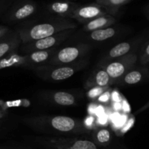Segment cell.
<instances>
[{
	"label": "cell",
	"mask_w": 149,
	"mask_h": 149,
	"mask_svg": "<svg viewBox=\"0 0 149 149\" xmlns=\"http://www.w3.org/2000/svg\"><path fill=\"white\" fill-rule=\"evenodd\" d=\"M32 130L50 136H79L90 130L80 119L63 115H39L23 119Z\"/></svg>",
	"instance_id": "obj_1"
},
{
	"label": "cell",
	"mask_w": 149,
	"mask_h": 149,
	"mask_svg": "<svg viewBox=\"0 0 149 149\" xmlns=\"http://www.w3.org/2000/svg\"><path fill=\"white\" fill-rule=\"evenodd\" d=\"M77 27V24L72 19L51 15L43 20L27 23L16 31L23 45L52 36L63 31L75 29Z\"/></svg>",
	"instance_id": "obj_2"
},
{
	"label": "cell",
	"mask_w": 149,
	"mask_h": 149,
	"mask_svg": "<svg viewBox=\"0 0 149 149\" xmlns=\"http://www.w3.org/2000/svg\"><path fill=\"white\" fill-rule=\"evenodd\" d=\"M35 141L46 149H98L90 138L79 136H39Z\"/></svg>",
	"instance_id": "obj_3"
},
{
	"label": "cell",
	"mask_w": 149,
	"mask_h": 149,
	"mask_svg": "<svg viewBox=\"0 0 149 149\" xmlns=\"http://www.w3.org/2000/svg\"><path fill=\"white\" fill-rule=\"evenodd\" d=\"M87 65L86 60L69 65H39L34 68L35 73L41 79L46 81H61L68 79L70 77L83 69Z\"/></svg>",
	"instance_id": "obj_4"
},
{
	"label": "cell",
	"mask_w": 149,
	"mask_h": 149,
	"mask_svg": "<svg viewBox=\"0 0 149 149\" xmlns=\"http://www.w3.org/2000/svg\"><path fill=\"white\" fill-rule=\"evenodd\" d=\"M91 49L88 44L80 43L72 46L57 49L47 64L49 65H69L82 60L81 58Z\"/></svg>",
	"instance_id": "obj_5"
},
{
	"label": "cell",
	"mask_w": 149,
	"mask_h": 149,
	"mask_svg": "<svg viewBox=\"0 0 149 149\" xmlns=\"http://www.w3.org/2000/svg\"><path fill=\"white\" fill-rule=\"evenodd\" d=\"M138 61V55L135 52H133L120 58L98 64L97 65L103 67L107 71L115 84L128 71L135 66Z\"/></svg>",
	"instance_id": "obj_6"
},
{
	"label": "cell",
	"mask_w": 149,
	"mask_h": 149,
	"mask_svg": "<svg viewBox=\"0 0 149 149\" xmlns=\"http://www.w3.org/2000/svg\"><path fill=\"white\" fill-rule=\"evenodd\" d=\"M74 31L75 29H68L39 40L23 44L21 47L22 52L23 55H26L36 51L47 50L52 48H56L57 46L68 39L74 33Z\"/></svg>",
	"instance_id": "obj_7"
},
{
	"label": "cell",
	"mask_w": 149,
	"mask_h": 149,
	"mask_svg": "<svg viewBox=\"0 0 149 149\" xmlns=\"http://www.w3.org/2000/svg\"><path fill=\"white\" fill-rule=\"evenodd\" d=\"M38 4L33 0H17L13 6L6 18L10 22H20L28 20L38 12Z\"/></svg>",
	"instance_id": "obj_8"
},
{
	"label": "cell",
	"mask_w": 149,
	"mask_h": 149,
	"mask_svg": "<svg viewBox=\"0 0 149 149\" xmlns=\"http://www.w3.org/2000/svg\"><path fill=\"white\" fill-rule=\"evenodd\" d=\"M106 15H111L104 7L97 3L83 4L77 7L74 12L71 19L77 20L81 24H86L96 17H100Z\"/></svg>",
	"instance_id": "obj_9"
},
{
	"label": "cell",
	"mask_w": 149,
	"mask_h": 149,
	"mask_svg": "<svg viewBox=\"0 0 149 149\" xmlns=\"http://www.w3.org/2000/svg\"><path fill=\"white\" fill-rule=\"evenodd\" d=\"M40 97L42 100L58 106L68 107L77 105L79 98L75 93L68 91H58L49 90L40 93Z\"/></svg>",
	"instance_id": "obj_10"
},
{
	"label": "cell",
	"mask_w": 149,
	"mask_h": 149,
	"mask_svg": "<svg viewBox=\"0 0 149 149\" xmlns=\"http://www.w3.org/2000/svg\"><path fill=\"white\" fill-rule=\"evenodd\" d=\"M142 41L143 39H139L138 40H132L130 42H122L117 44L106 52V55L101 58L98 64L109 62V61L125 56L131 52H135L136 48L139 46V45H141V42Z\"/></svg>",
	"instance_id": "obj_11"
},
{
	"label": "cell",
	"mask_w": 149,
	"mask_h": 149,
	"mask_svg": "<svg viewBox=\"0 0 149 149\" xmlns=\"http://www.w3.org/2000/svg\"><path fill=\"white\" fill-rule=\"evenodd\" d=\"M79 4L71 0H55L45 7L47 13L52 16L71 19L73 13Z\"/></svg>",
	"instance_id": "obj_12"
},
{
	"label": "cell",
	"mask_w": 149,
	"mask_h": 149,
	"mask_svg": "<svg viewBox=\"0 0 149 149\" xmlns=\"http://www.w3.org/2000/svg\"><path fill=\"white\" fill-rule=\"evenodd\" d=\"M149 77V70L146 66H134L128 71L123 77L119 79L115 85L128 87L138 84L146 80Z\"/></svg>",
	"instance_id": "obj_13"
},
{
	"label": "cell",
	"mask_w": 149,
	"mask_h": 149,
	"mask_svg": "<svg viewBox=\"0 0 149 149\" xmlns=\"http://www.w3.org/2000/svg\"><path fill=\"white\" fill-rule=\"evenodd\" d=\"M113 84L114 82L109 75L107 71L103 67L97 65V68L86 80L84 87L85 90H89L93 88L109 87Z\"/></svg>",
	"instance_id": "obj_14"
},
{
	"label": "cell",
	"mask_w": 149,
	"mask_h": 149,
	"mask_svg": "<svg viewBox=\"0 0 149 149\" xmlns=\"http://www.w3.org/2000/svg\"><path fill=\"white\" fill-rule=\"evenodd\" d=\"M21 44L18 33H10L0 39V59L4 58L12 52H16Z\"/></svg>",
	"instance_id": "obj_15"
},
{
	"label": "cell",
	"mask_w": 149,
	"mask_h": 149,
	"mask_svg": "<svg viewBox=\"0 0 149 149\" xmlns=\"http://www.w3.org/2000/svg\"><path fill=\"white\" fill-rule=\"evenodd\" d=\"M117 22L116 16L112 15L100 16L93 19L91 21L83 25V31L85 32H92L96 30L106 29L113 26Z\"/></svg>",
	"instance_id": "obj_16"
},
{
	"label": "cell",
	"mask_w": 149,
	"mask_h": 149,
	"mask_svg": "<svg viewBox=\"0 0 149 149\" xmlns=\"http://www.w3.org/2000/svg\"><path fill=\"white\" fill-rule=\"evenodd\" d=\"M57 49V48H52L47 50L36 51L31 53L26 54L29 61V67L34 68L39 65L47 64Z\"/></svg>",
	"instance_id": "obj_17"
},
{
	"label": "cell",
	"mask_w": 149,
	"mask_h": 149,
	"mask_svg": "<svg viewBox=\"0 0 149 149\" xmlns=\"http://www.w3.org/2000/svg\"><path fill=\"white\" fill-rule=\"evenodd\" d=\"M19 66L29 67L27 55H20L14 52L0 59V69Z\"/></svg>",
	"instance_id": "obj_18"
},
{
	"label": "cell",
	"mask_w": 149,
	"mask_h": 149,
	"mask_svg": "<svg viewBox=\"0 0 149 149\" xmlns=\"http://www.w3.org/2000/svg\"><path fill=\"white\" fill-rule=\"evenodd\" d=\"M113 135L111 130L105 127H100L95 130L92 133V140L100 147H107L111 143Z\"/></svg>",
	"instance_id": "obj_19"
},
{
	"label": "cell",
	"mask_w": 149,
	"mask_h": 149,
	"mask_svg": "<svg viewBox=\"0 0 149 149\" xmlns=\"http://www.w3.org/2000/svg\"><path fill=\"white\" fill-rule=\"evenodd\" d=\"M118 31H119V29L117 27L111 26L106 29L90 32L88 34V38L93 42H104L116 36Z\"/></svg>",
	"instance_id": "obj_20"
},
{
	"label": "cell",
	"mask_w": 149,
	"mask_h": 149,
	"mask_svg": "<svg viewBox=\"0 0 149 149\" xmlns=\"http://www.w3.org/2000/svg\"><path fill=\"white\" fill-rule=\"evenodd\" d=\"M132 0H95L97 4L104 7L111 15H116L119 9Z\"/></svg>",
	"instance_id": "obj_21"
},
{
	"label": "cell",
	"mask_w": 149,
	"mask_h": 149,
	"mask_svg": "<svg viewBox=\"0 0 149 149\" xmlns=\"http://www.w3.org/2000/svg\"><path fill=\"white\" fill-rule=\"evenodd\" d=\"M30 105V102L26 99H21V100H12V101H4L0 100V108L4 111H7V109L15 107H27Z\"/></svg>",
	"instance_id": "obj_22"
},
{
	"label": "cell",
	"mask_w": 149,
	"mask_h": 149,
	"mask_svg": "<svg viewBox=\"0 0 149 149\" xmlns=\"http://www.w3.org/2000/svg\"><path fill=\"white\" fill-rule=\"evenodd\" d=\"M138 61L141 65L146 66L149 63V39L146 41L141 47L139 54H138Z\"/></svg>",
	"instance_id": "obj_23"
},
{
	"label": "cell",
	"mask_w": 149,
	"mask_h": 149,
	"mask_svg": "<svg viewBox=\"0 0 149 149\" xmlns=\"http://www.w3.org/2000/svg\"><path fill=\"white\" fill-rule=\"evenodd\" d=\"M109 87H103V88H93L91 90H89L90 92L87 93V97L90 99H96L98 98L102 94L107 91Z\"/></svg>",
	"instance_id": "obj_24"
},
{
	"label": "cell",
	"mask_w": 149,
	"mask_h": 149,
	"mask_svg": "<svg viewBox=\"0 0 149 149\" xmlns=\"http://www.w3.org/2000/svg\"><path fill=\"white\" fill-rule=\"evenodd\" d=\"M134 123H135V118H134V116H132V117L130 118L127 122L125 125V126L122 127L119 130L116 131V135H119V136H122V135H125L126 132L129 131L130 128H132V127L134 125Z\"/></svg>",
	"instance_id": "obj_25"
},
{
	"label": "cell",
	"mask_w": 149,
	"mask_h": 149,
	"mask_svg": "<svg viewBox=\"0 0 149 149\" xmlns=\"http://www.w3.org/2000/svg\"><path fill=\"white\" fill-rule=\"evenodd\" d=\"M98 100L100 103H107L110 100V92L106 91L98 97Z\"/></svg>",
	"instance_id": "obj_26"
},
{
	"label": "cell",
	"mask_w": 149,
	"mask_h": 149,
	"mask_svg": "<svg viewBox=\"0 0 149 149\" xmlns=\"http://www.w3.org/2000/svg\"><path fill=\"white\" fill-rule=\"evenodd\" d=\"M10 33V29L8 27L4 26H0V39H3L4 36L8 35Z\"/></svg>",
	"instance_id": "obj_27"
},
{
	"label": "cell",
	"mask_w": 149,
	"mask_h": 149,
	"mask_svg": "<svg viewBox=\"0 0 149 149\" xmlns=\"http://www.w3.org/2000/svg\"><path fill=\"white\" fill-rule=\"evenodd\" d=\"M148 108H149V101L148 102V103H146V104L145 105V106H143V107L141 108V109H140L139 110H138V111H137L136 113H135V114H138V113H141V112L143 111L146 110V109H148Z\"/></svg>",
	"instance_id": "obj_28"
},
{
	"label": "cell",
	"mask_w": 149,
	"mask_h": 149,
	"mask_svg": "<svg viewBox=\"0 0 149 149\" xmlns=\"http://www.w3.org/2000/svg\"><path fill=\"white\" fill-rule=\"evenodd\" d=\"M7 115V111H4L3 109H1L0 108V119H2V118L5 117Z\"/></svg>",
	"instance_id": "obj_29"
},
{
	"label": "cell",
	"mask_w": 149,
	"mask_h": 149,
	"mask_svg": "<svg viewBox=\"0 0 149 149\" xmlns=\"http://www.w3.org/2000/svg\"><path fill=\"white\" fill-rule=\"evenodd\" d=\"M146 13L147 17H148V19L149 20V4H148V6L146 7Z\"/></svg>",
	"instance_id": "obj_30"
},
{
	"label": "cell",
	"mask_w": 149,
	"mask_h": 149,
	"mask_svg": "<svg viewBox=\"0 0 149 149\" xmlns=\"http://www.w3.org/2000/svg\"><path fill=\"white\" fill-rule=\"evenodd\" d=\"M0 127H1V125H0Z\"/></svg>",
	"instance_id": "obj_31"
},
{
	"label": "cell",
	"mask_w": 149,
	"mask_h": 149,
	"mask_svg": "<svg viewBox=\"0 0 149 149\" xmlns=\"http://www.w3.org/2000/svg\"><path fill=\"white\" fill-rule=\"evenodd\" d=\"M148 66H149V63H148Z\"/></svg>",
	"instance_id": "obj_32"
}]
</instances>
